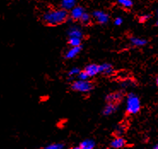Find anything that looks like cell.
Wrapping results in <instances>:
<instances>
[{
  "label": "cell",
  "instance_id": "cell-1",
  "mask_svg": "<svg viewBox=\"0 0 158 149\" xmlns=\"http://www.w3.org/2000/svg\"><path fill=\"white\" fill-rule=\"evenodd\" d=\"M68 10L64 9H56L46 11L44 15H42V21L45 25L55 26H59L67 22L69 18Z\"/></svg>",
  "mask_w": 158,
  "mask_h": 149
},
{
  "label": "cell",
  "instance_id": "cell-2",
  "mask_svg": "<svg viewBox=\"0 0 158 149\" xmlns=\"http://www.w3.org/2000/svg\"><path fill=\"white\" fill-rule=\"evenodd\" d=\"M141 109V102L139 96L134 93H129L127 96V114L134 115Z\"/></svg>",
  "mask_w": 158,
  "mask_h": 149
},
{
  "label": "cell",
  "instance_id": "cell-3",
  "mask_svg": "<svg viewBox=\"0 0 158 149\" xmlns=\"http://www.w3.org/2000/svg\"><path fill=\"white\" fill-rule=\"evenodd\" d=\"M72 91L81 93H88L94 89V84L89 80H74L71 84Z\"/></svg>",
  "mask_w": 158,
  "mask_h": 149
},
{
  "label": "cell",
  "instance_id": "cell-4",
  "mask_svg": "<svg viewBox=\"0 0 158 149\" xmlns=\"http://www.w3.org/2000/svg\"><path fill=\"white\" fill-rule=\"evenodd\" d=\"M123 97H124V95H123L122 92L114 91V92L107 95L105 101H106L107 103H112V104L118 106L119 104H121V102L123 100Z\"/></svg>",
  "mask_w": 158,
  "mask_h": 149
},
{
  "label": "cell",
  "instance_id": "cell-5",
  "mask_svg": "<svg viewBox=\"0 0 158 149\" xmlns=\"http://www.w3.org/2000/svg\"><path fill=\"white\" fill-rule=\"evenodd\" d=\"M92 17L99 24H106L110 20V15L102 10H95L92 13Z\"/></svg>",
  "mask_w": 158,
  "mask_h": 149
},
{
  "label": "cell",
  "instance_id": "cell-6",
  "mask_svg": "<svg viewBox=\"0 0 158 149\" xmlns=\"http://www.w3.org/2000/svg\"><path fill=\"white\" fill-rule=\"evenodd\" d=\"M127 140L122 136H115L110 144V147L112 149H121L127 146Z\"/></svg>",
  "mask_w": 158,
  "mask_h": 149
},
{
  "label": "cell",
  "instance_id": "cell-7",
  "mask_svg": "<svg viewBox=\"0 0 158 149\" xmlns=\"http://www.w3.org/2000/svg\"><path fill=\"white\" fill-rule=\"evenodd\" d=\"M85 10L84 8L81 6H74L71 10H70L69 16L73 21H80L82 15H84Z\"/></svg>",
  "mask_w": 158,
  "mask_h": 149
},
{
  "label": "cell",
  "instance_id": "cell-8",
  "mask_svg": "<svg viewBox=\"0 0 158 149\" xmlns=\"http://www.w3.org/2000/svg\"><path fill=\"white\" fill-rule=\"evenodd\" d=\"M84 71L87 73L89 78H92L100 73V66L99 65L95 64V63H91L85 67Z\"/></svg>",
  "mask_w": 158,
  "mask_h": 149
},
{
  "label": "cell",
  "instance_id": "cell-9",
  "mask_svg": "<svg viewBox=\"0 0 158 149\" xmlns=\"http://www.w3.org/2000/svg\"><path fill=\"white\" fill-rule=\"evenodd\" d=\"M82 50V46H78V47H70L67 52L65 53V58L71 60L76 57Z\"/></svg>",
  "mask_w": 158,
  "mask_h": 149
},
{
  "label": "cell",
  "instance_id": "cell-10",
  "mask_svg": "<svg viewBox=\"0 0 158 149\" xmlns=\"http://www.w3.org/2000/svg\"><path fill=\"white\" fill-rule=\"evenodd\" d=\"M68 35L69 38H82L84 36L81 29L78 26H71L68 30Z\"/></svg>",
  "mask_w": 158,
  "mask_h": 149
},
{
  "label": "cell",
  "instance_id": "cell-11",
  "mask_svg": "<svg viewBox=\"0 0 158 149\" xmlns=\"http://www.w3.org/2000/svg\"><path fill=\"white\" fill-rule=\"evenodd\" d=\"M130 42H131V44L134 47H143L148 44L147 40L143 38H139V37H131Z\"/></svg>",
  "mask_w": 158,
  "mask_h": 149
},
{
  "label": "cell",
  "instance_id": "cell-12",
  "mask_svg": "<svg viewBox=\"0 0 158 149\" xmlns=\"http://www.w3.org/2000/svg\"><path fill=\"white\" fill-rule=\"evenodd\" d=\"M100 73H103L104 75H111L112 73H114V68L113 66L111 65L110 63H102L100 64Z\"/></svg>",
  "mask_w": 158,
  "mask_h": 149
},
{
  "label": "cell",
  "instance_id": "cell-13",
  "mask_svg": "<svg viewBox=\"0 0 158 149\" xmlns=\"http://www.w3.org/2000/svg\"><path fill=\"white\" fill-rule=\"evenodd\" d=\"M117 109V106L112 104V103H107L106 106L103 107V114L104 116H109L111 115L114 113H115V111Z\"/></svg>",
  "mask_w": 158,
  "mask_h": 149
},
{
  "label": "cell",
  "instance_id": "cell-14",
  "mask_svg": "<svg viewBox=\"0 0 158 149\" xmlns=\"http://www.w3.org/2000/svg\"><path fill=\"white\" fill-rule=\"evenodd\" d=\"M76 1L77 0H62L61 6L66 10H71L74 6H76Z\"/></svg>",
  "mask_w": 158,
  "mask_h": 149
},
{
  "label": "cell",
  "instance_id": "cell-15",
  "mask_svg": "<svg viewBox=\"0 0 158 149\" xmlns=\"http://www.w3.org/2000/svg\"><path fill=\"white\" fill-rule=\"evenodd\" d=\"M80 147L81 149H94L95 147V142L93 140H90V139H86L83 142H81Z\"/></svg>",
  "mask_w": 158,
  "mask_h": 149
},
{
  "label": "cell",
  "instance_id": "cell-16",
  "mask_svg": "<svg viewBox=\"0 0 158 149\" xmlns=\"http://www.w3.org/2000/svg\"><path fill=\"white\" fill-rule=\"evenodd\" d=\"M68 44H69L70 47L81 46V38H69Z\"/></svg>",
  "mask_w": 158,
  "mask_h": 149
},
{
  "label": "cell",
  "instance_id": "cell-17",
  "mask_svg": "<svg viewBox=\"0 0 158 149\" xmlns=\"http://www.w3.org/2000/svg\"><path fill=\"white\" fill-rule=\"evenodd\" d=\"M118 4L125 9H130L133 5L132 0H117Z\"/></svg>",
  "mask_w": 158,
  "mask_h": 149
},
{
  "label": "cell",
  "instance_id": "cell-18",
  "mask_svg": "<svg viewBox=\"0 0 158 149\" xmlns=\"http://www.w3.org/2000/svg\"><path fill=\"white\" fill-rule=\"evenodd\" d=\"M80 21H81L82 24H84V25H88V24H90V23H91L92 17H91V15H89L88 13L85 12L84 15H82V17H81Z\"/></svg>",
  "mask_w": 158,
  "mask_h": 149
},
{
  "label": "cell",
  "instance_id": "cell-19",
  "mask_svg": "<svg viewBox=\"0 0 158 149\" xmlns=\"http://www.w3.org/2000/svg\"><path fill=\"white\" fill-rule=\"evenodd\" d=\"M81 70L80 68H78V67H73V68H71V69L69 71V77L70 78H73V77H77L78 74L80 73Z\"/></svg>",
  "mask_w": 158,
  "mask_h": 149
},
{
  "label": "cell",
  "instance_id": "cell-20",
  "mask_svg": "<svg viewBox=\"0 0 158 149\" xmlns=\"http://www.w3.org/2000/svg\"><path fill=\"white\" fill-rule=\"evenodd\" d=\"M125 130L126 129L124 126L119 125V126L115 129V131H114V135H115V136H122L123 133L125 132Z\"/></svg>",
  "mask_w": 158,
  "mask_h": 149
},
{
  "label": "cell",
  "instance_id": "cell-21",
  "mask_svg": "<svg viewBox=\"0 0 158 149\" xmlns=\"http://www.w3.org/2000/svg\"><path fill=\"white\" fill-rule=\"evenodd\" d=\"M78 79L81 80H88L89 76L87 75V73L85 72L84 70H81L80 73L78 74Z\"/></svg>",
  "mask_w": 158,
  "mask_h": 149
},
{
  "label": "cell",
  "instance_id": "cell-22",
  "mask_svg": "<svg viewBox=\"0 0 158 149\" xmlns=\"http://www.w3.org/2000/svg\"><path fill=\"white\" fill-rule=\"evenodd\" d=\"M63 145L61 143H54L52 145L48 146L45 147V149H63Z\"/></svg>",
  "mask_w": 158,
  "mask_h": 149
},
{
  "label": "cell",
  "instance_id": "cell-23",
  "mask_svg": "<svg viewBox=\"0 0 158 149\" xmlns=\"http://www.w3.org/2000/svg\"><path fill=\"white\" fill-rule=\"evenodd\" d=\"M123 23V19L121 18V17H116V18L114 20V24L115 26H121V24Z\"/></svg>",
  "mask_w": 158,
  "mask_h": 149
},
{
  "label": "cell",
  "instance_id": "cell-24",
  "mask_svg": "<svg viewBox=\"0 0 158 149\" xmlns=\"http://www.w3.org/2000/svg\"><path fill=\"white\" fill-rule=\"evenodd\" d=\"M150 17H151V15H142V16H141V17H140V18H139L140 22H147L148 20L150 19Z\"/></svg>",
  "mask_w": 158,
  "mask_h": 149
},
{
  "label": "cell",
  "instance_id": "cell-25",
  "mask_svg": "<svg viewBox=\"0 0 158 149\" xmlns=\"http://www.w3.org/2000/svg\"><path fill=\"white\" fill-rule=\"evenodd\" d=\"M69 149H81V147L80 146H78V147H70Z\"/></svg>",
  "mask_w": 158,
  "mask_h": 149
},
{
  "label": "cell",
  "instance_id": "cell-26",
  "mask_svg": "<svg viewBox=\"0 0 158 149\" xmlns=\"http://www.w3.org/2000/svg\"><path fill=\"white\" fill-rule=\"evenodd\" d=\"M156 17H157V19H156V25L158 26V10H156Z\"/></svg>",
  "mask_w": 158,
  "mask_h": 149
},
{
  "label": "cell",
  "instance_id": "cell-27",
  "mask_svg": "<svg viewBox=\"0 0 158 149\" xmlns=\"http://www.w3.org/2000/svg\"><path fill=\"white\" fill-rule=\"evenodd\" d=\"M153 149H158V144H157V145L155 146L154 147H153Z\"/></svg>",
  "mask_w": 158,
  "mask_h": 149
},
{
  "label": "cell",
  "instance_id": "cell-28",
  "mask_svg": "<svg viewBox=\"0 0 158 149\" xmlns=\"http://www.w3.org/2000/svg\"><path fill=\"white\" fill-rule=\"evenodd\" d=\"M156 84H157V86H158V77L156 78Z\"/></svg>",
  "mask_w": 158,
  "mask_h": 149
},
{
  "label": "cell",
  "instance_id": "cell-29",
  "mask_svg": "<svg viewBox=\"0 0 158 149\" xmlns=\"http://www.w3.org/2000/svg\"><path fill=\"white\" fill-rule=\"evenodd\" d=\"M105 149H110V147H108V148H105Z\"/></svg>",
  "mask_w": 158,
  "mask_h": 149
}]
</instances>
